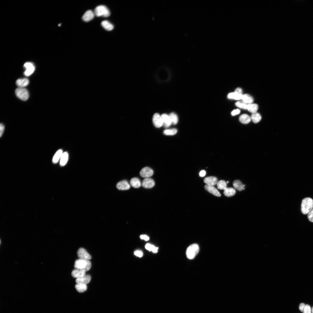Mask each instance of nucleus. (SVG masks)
<instances>
[{
    "label": "nucleus",
    "mask_w": 313,
    "mask_h": 313,
    "mask_svg": "<svg viewBox=\"0 0 313 313\" xmlns=\"http://www.w3.org/2000/svg\"><path fill=\"white\" fill-rule=\"evenodd\" d=\"M74 266L75 268L80 269L86 272L91 269V264L89 260L79 258L75 261Z\"/></svg>",
    "instance_id": "obj_1"
},
{
    "label": "nucleus",
    "mask_w": 313,
    "mask_h": 313,
    "mask_svg": "<svg viewBox=\"0 0 313 313\" xmlns=\"http://www.w3.org/2000/svg\"><path fill=\"white\" fill-rule=\"evenodd\" d=\"M313 200L309 198L303 199L301 204V211L304 215L308 214L313 209Z\"/></svg>",
    "instance_id": "obj_2"
},
{
    "label": "nucleus",
    "mask_w": 313,
    "mask_h": 313,
    "mask_svg": "<svg viewBox=\"0 0 313 313\" xmlns=\"http://www.w3.org/2000/svg\"><path fill=\"white\" fill-rule=\"evenodd\" d=\"M94 13L95 16L97 17L102 16L105 18L109 17L111 14L108 9L103 5L96 7L95 9Z\"/></svg>",
    "instance_id": "obj_3"
},
{
    "label": "nucleus",
    "mask_w": 313,
    "mask_h": 313,
    "mask_svg": "<svg viewBox=\"0 0 313 313\" xmlns=\"http://www.w3.org/2000/svg\"><path fill=\"white\" fill-rule=\"evenodd\" d=\"M199 251V246L197 244H194L190 246L187 248L186 255L190 259H194L198 253Z\"/></svg>",
    "instance_id": "obj_4"
},
{
    "label": "nucleus",
    "mask_w": 313,
    "mask_h": 313,
    "mask_svg": "<svg viewBox=\"0 0 313 313\" xmlns=\"http://www.w3.org/2000/svg\"><path fill=\"white\" fill-rule=\"evenodd\" d=\"M16 96L21 100L25 101L27 100L29 97V94L28 91L24 88H18L15 91Z\"/></svg>",
    "instance_id": "obj_5"
},
{
    "label": "nucleus",
    "mask_w": 313,
    "mask_h": 313,
    "mask_svg": "<svg viewBox=\"0 0 313 313\" xmlns=\"http://www.w3.org/2000/svg\"><path fill=\"white\" fill-rule=\"evenodd\" d=\"M152 122L154 126L156 128H160L163 126V122L161 116L159 113H155L152 118Z\"/></svg>",
    "instance_id": "obj_6"
},
{
    "label": "nucleus",
    "mask_w": 313,
    "mask_h": 313,
    "mask_svg": "<svg viewBox=\"0 0 313 313\" xmlns=\"http://www.w3.org/2000/svg\"><path fill=\"white\" fill-rule=\"evenodd\" d=\"M24 67L26 69V70L24 74L26 76H30L34 73L35 70V68L34 65L30 62L25 63L24 65Z\"/></svg>",
    "instance_id": "obj_7"
},
{
    "label": "nucleus",
    "mask_w": 313,
    "mask_h": 313,
    "mask_svg": "<svg viewBox=\"0 0 313 313\" xmlns=\"http://www.w3.org/2000/svg\"><path fill=\"white\" fill-rule=\"evenodd\" d=\"M153 173V171L152 169L146 167L143 168L141 170L140 172V175L143 178H148L152 176Z\"/></svg>",
    "instance_id": "obj_8"
},
{
    "label": "nucleus",
    "mask_w": 313,
    "mask_h": 313,
    "mask_svg": "<svg viewBox=\"0 0 313 313\" xmlns=\"http://www.w3.org/2000/svg\"><path fill=\"white\" fill-rule=\"evenodd\" d=\"M77 255L79 258H83L88 260L91 259V256L83 248H80L78 251Z\"/></svg>",
    "instance_id": "obj_9"
},
{
    "label": "nucleus",
    "mask_w": 313,
    "mask_h": 313,
    "mask_svg": "<svg viewBox=\"0 0 313 313\" xmlns=\"http://www.w3.org/2000/svg\"><path fill=\"white\" fill-rule=\"evenodd\" d=\"M155 185V183L152 179L148 178H146L143 181L142 186L146 189H150Z\"/></svg>",
    "instance_id": "obj_10"
},
{
    "label": "nucleus",
    "mask_w": 313,
    "mask_h": 313,
    "mask_svg": "<svg viewBox=\"0 0 313 313\" xmlns=\"http://www.w3.org/2000/svg\"><path fill=\"white\" fill-rule=\"evenodd\" d=\"M117 189L121 190H128L130 188V186L127 181L126 180L121 181L117 185Z\"/></svg>",
    "instance_id": "obj_11"
},
{
    "label": "nucleus",
    "mask_w": 313,
    "mask_h": 313,
    "mask_svg": "<svg viewBox=\"0 0 313 313\" xmlns=\"http://www.w3.org/2000/svg\"><path fill=\"white\" fill-rule=\"evenodd\" d=\"M95 16L94 12L91 10H89L84 14L82 17V19L85 22H88L93 20Z\"/></svg>",
    "instance_id": "obj_12"
},
{
    "label": "nucleus",
    "mask_w": 313,
    "mask_h": 313,
    "mask_svg": "<svg viewBox=\"0 0 313 313\" xmlns=\"http://www.w3.org/2000/svg\"><path fill=\"white\" fill-rule=\"evenodd\" d=\"M204 182L207 185L213 186L217 184L218 181L216 177L210 176L205 178Z\"/></svg>",
    "instance_id": "obj_13"
},
{
    "label": "nucleus",
    "mask_w": 313,
    "mask_h": 313,
    "mask_svg": "<svg viewBox=\"0 0 313 313\" xmlns=\"http://www.w3.org/2000/svg\"><path fill=\"white\" fill-rule=\"evenodd\" d=\"M86 275V272L82 270L75 268L72 272V276L76 279L81 278Z\"/></svg>",
    "instance_id": "obj_14"
},
{
    "label": "nucleus",
    "mask_w": 313,
    "mask_h": 313,
    "mask_svg": "<svg viewBox=\"0 0 313 313\" xmlns=\"http://www.w3.org/2000/svg\"><path fill=\"white\" fill-rule=\"evenodd\" d=\"M91 279V277L89 275H86L84 276L76 279L77 283H81L86 285L88 284Z\"/></svg>",
    "instance_id": "obj_15"
},
{
    "label": "nucleus",
    "mask_w": 313,
    "mask_h": 313,
    "mask_svg": "<svg viewBox=\"0 0 313 313\" xmlns=\"http://www.w3.org/2000/svg\"><path fill=\"white\" fill-rule=\"evenodd\" d=\"M205 189L210 193L218 197L221 196V195L217 189L213 186L206 185L205 187Z\"/></svg>",
    "instance_id": "obj_16"
},
{
    "label": "nucleus",
    "mask_w": 313,
    "mask_h": 313,
    "mask_svg": "<svg viewBox=\"0 0 313 313\" xmlns=\"http://www.w3.org/2000/svg\"><path fill=\"white\" fill-rule=\"evenodd\" d=\"M161 116L163 121V126L166 128L169 127L172 124V122L169 115L164 114Z\"/></svg>",
    "instance_id": "obj_17"
},
{
    "label": "nucleus",
    "mask_w": 313,
    "mask_h": 313,
    "mask_svg": "<svg viewBox=\"0 0 313 313\" xmlns=\"http://www.w3.org/2000/svg\"><path fill=\"white\" fill-rule=\"evenodd\" d=\"M29 82V80L27 78H21L16 81V84L19 88H24L28 85Z\"/></svg>",
    "instance_id": "obj_18"
},
{
    "label": "nucleus",
    "mask_w": 313,
    "mask_h": 313,
    "mask_svg": "<svg viewBox=\"0 0 313 313\" xmlns=\"http://www.w3.org/2000/svg\"><path fill=\"white\" fill-rule=\"evenodd\" d=\"M63 153V150L61 149L59 150L56 152L52 159V162L54 164H56L58 162L59 160L60 159Z\"/></svg>",
    "instance_id": "obj_19"
},
{
    "label": "nucleus",
    "mask_w": 313,
    "mask_h": 313,
    "mask_svg": "<svg viewBox=\"0 0 313 313\" xmlns=\"http://www.w3.org/2000/svg\"><path fill=\"white\" fill-rule=\"evenodd\" d=\"M241 100L242 102L246 104H252L254 101L252 97L248 94L243 95Z\"/></svg>",
    "instance_id": "obj_20"
},
{
    "label": "nucleus",
    "mask_w": 313,
    "mask_h": 313,
    "mask_svg": "<svg viewBox=\"0 0 313 313\" xmlns=\"http://www.w3.org/2000/svg\"><path fill=\"white\" fill-rule=\"evenodd\" d=\"M233 185L234 188L239 191H241L245 189V185H243L242 183L239 180H235L233 183Z\"/></svg>",
    "instance_id": "obj_21"
},
{
    "label": "nucleus",
    "mask_w": 313,
    "mask_h": 313,
    "mask_svg": "<svg viewBox=\"0 0 313 313\" xmlns=\"http://www.w3.org/2000/svg\"><path fill=\"white\" fill-rule=\"evenodd\" d=\"M69 158V155L67 152H63L60 159V164L61 166H65L67 163Z\"/></svg>",
    "instance_id": "obj_22"
},
{
    "label": "nucleus",
    "mask_w": 313,
    "mask_h": 313,
    "mask_svg": "<svg viewBox=\"0 0 313 313\" xmlns=\"http://www.w3.org/2000/svg\"><path fill=\"white\" fill-rule=\"evenodd\" d=\"M130 183L133 187L136 188L140 187L141 185L140 180L138 178H136L131 179L130 181Z\"/></svg>",
    "instance_id": "obj_23"
},
{
    "label": "nucleus",
    "mask_w": 313,
    "mask_h": 313,
    "mask_svg": "<svg viewBox=\"0 0 313 313\" xmlns=\"http://www.w3.org/2000/svg\"><path fill=\"white\" fill-rule=\"evenodd\" d=\"M236 191L232 188H227L224 190V194L227 197H231L235 194Z\"/></svg>",
    "instance_id": "obj_24"
},
{
    "label": "nucleus",
    "mask_w": 313,
    "mask_h": 313,
    "mask_svg": "<svg viewBox=\"0 0 313 313\" xmlns=\"http://www.w3.org/2000/svg\"><path fill=\"white\" fill-rule=\"evenodd\" d=\"M239 120L242 123L244 124H247L251 121V118L248 115L244 114L240 116Z\"/></svg>",
    "instance_id": "obj_25"
},
{
    "label": "nucleus",
    "mask_w": 313,
    "mask_h": 313,
    "mask_svg": "<svg viewBox=\"0 0 313 313\" xmlns=\"http://www.w3.org/2000/svg\"><path fill=\"white\" fill-rule=\"evenodd\" d=\"M102 26L106 30L108 31L112 30L114 29L113 25L107 21H104L102 22Z\"/></svg>",
    "instance_id": "obj_26"
},
{
    "label": "nucleus",
    "mask_w": 313,
    "mask_h": 313,
    "mask_svg": "<svg viewBox=\"0 0 313 313\" xmlns=\"http://www.w3.org/2000/svg\"><path fill=\"white\" fill-rule=\"evenodd\" d=\"M258 109V105L256 104L252 103L247 105L246 109L252 113L257 112Z\"/></svg>",
    "instance_id": "obj_27"
},
{
    "label": "nucleus",
    "mask_w": 313,
    "mask_h": 313,
    "mask_svg": "<svg viewBox=\"0 0 313 313\" xmlns=\"http://www.w3.org/2000/svg\"><path fill=\"white\" fill-rule=\"evenodd\" d=\"M75 288L76 290L79 292L82 293L85 291L87 289L86 285L81 284L77 283L76 285Z\"/></svg>",
    "instance_id": "obj_28"
},
{
    "label": "nucleus",
    "mask_w": 313,
    "mask_h": 313,
    "mask_svg": "<svg viewBox=\"0 0 313 313\" xmlns=\"http://www.w3.org/2000/svg\"><path fill=\"white\" fill-rule=\"evenodd\" d=\"M251 118L254 123H257L260 121L262 117L260 114L256 112L252 114Z\"/></svg>",
    "instance_id": "obj_29"
},
{
    "label": "nucleus",
    "mask_w": 313,
    "mask_h": 313,
    "mask_svg": "<svg viewBox=\"0 0 313 313\" xmlns=\"http://www.w3.org/2000/svg\"><path fill=\"white\" fill-rule=\"evenodd\" d=\"M243 95L236 92L229 93L228 95V97L229 99H233L235 100H240L242 99Z\"/></svg>",
    "instance_id": "obj_30"
},
{
    "label": "nucleus",
    "mask_w": 313,
    "mask_h": 313,
    "mask_svg": "<svg viewBox=\"0 0 313 313\" xmlns=\"http://www.w3.org/2000/svg\"><path fill=\"white\" fill-rule=\"evenodd\" d=\"M172 121V124L174 125L177 124L178 122V117L176 114L174 113H172L169 115Z\"/></svg>",
    "instance_id": "obj_31"
},
{
    "label": "nucleus",
    "mask_w": 313,
    "mask_h": 313,
    "mask_svg": "<svg viewBox=\"0 0 313 313\" xmlns=\"http://www.w3.org/2000/svg\"><path fill=\"white\" fill-rule=\"evenodd\" d=\"M177 132V130L176 128L166 129L163 131V133L167 135H175Z\"/></svg>",
    "instance_id": "obj_32"
},
{
    "label": "nucleus",
    "mask_w": 313,
    "mask_h": 313,
    "mask_svg": "<svg viewBox=\"0 0 313 313\" xmlns=\"http://www.w3.org/2000/svg\"><path fill=\"white\" fill-rule=\"evenodd\" d=\"M217 186L218 188L221 190H224L227 187V183L223 180H221L218 182Z\"/></svg>",
    "instance_id": "obj_33"
},
{
    "label": "nucleus",
    "mask_w": 313,
    "mask_h": 313,
    "mask_svg": "<svg viewBox=\"0 0 313 313\" xmlns=\"http://www.w3.org/2000/svg\"><path fill=\"white\" fill-rule=\"evenodd\" d=\"M145 248L150 251H152L154 253L158 252V248L155 247L154 246L149 244H147L145 246Z\"/></svg>",
    "instance_id": "obj_34"
},
{
    "label": "nucleus",
    "mask_w": 313,
    "mask_h": 313,
    "mask_svg": "<svg viewBox=\"0 0 313 313\" xmlns=\"http://www.w3.org/2000/svg\"><path fill=\"white\" fill-rule=\"evenodd\" d=\"M235 105L241 108L246 109L247 104H246L243 102H237L235 103Z\"/></svg>",
    "instance_id": "obj_35"
},
{
    "label": "nucleus",
    "mask_w": 313,
    "mask_h": 313,
    "mask_svg": "<svg viewBox=\"0 0 313 313\" xmlns=\"http://www.w3.org/2000/svg\"><path fill=\"white\" fill-rule=\"evenodd\" d=\"M303 313H311V308L308 304L305 305Z\"/></svg>",
    "instance_id": "obj_36"
},
{
    "label": "nucleus",
    "mask_w": 313,
    "mask_h": 313,
    "mask_svg": "<svg viewBox=\"0 0 313 313\" xmlns=\"http://www.w3.org/2000/svg\"><path fill=\"white\" fill-rule=\"evenodd\" d=\"M308 218L309 221L313 222V209L308 213Z\"/></svg>",
    "instance_id": "obj_37"
},
{
    "label": "nucleus",
    "mask_w": 313,
    "mask_h": 313,
    "mask_svg": "<svg viewBox=\"0 0 313 313\" xmlns=\"http://www.w3.org/2000/svg\"><path fill=\"white\" fill-rule=\"evenodd\" d=\"M5 128L4 125L2 123L0 125V137H1L4 133Z\"/></svg>",
    "instance_id": "obj_38"
},
{
    "label": "nucleus",
    "mask_w": 313,
    "mask_h": 313,
    "mask_svg": "<svg viewBox=\"0 0 313 313\" xmlns=\"http://www.w3.org/2000/svg\"><path fill=\"white\" fill-rule=\"evenodd\" d=\"M305 305L304 303H300L299 306V310L302 312L303 313L305 307Z\"/></svg>",
    "instance_id": "obj_39"
},
{
    "label": "nucleus",
    "mask_w": 313,
    "mask_h": 313,
    "mask_svg": "<svg viewBox=\"0 0 313 313\" xmlns=\"http://www.w3.org/2000/svg\"><path fill=\"white\" fill-rule=\"evenodd\" d=\"M134 254L136 256L139 257H141L143 256L142 252L141 251H135L134 253Z\"/></svg>",
    "instance_id": "obj_40"
},
{
    "label": "nucleus",
    "mask_w": 313,
    "mask_h": 313,
    "mask_svg": "<svg viewBox=\"0 0 313 313\" xmlns=\"http://www.w3.org/2000/svg\"><path fill=\"white\" fill-rule=\"evenodd\" d=\"M240 112V111L238 109L234 110L231 113V114L233 116L235 115L238 114Z\"/></svg>",
    "instance_id": "obj_41"
},
{
    "label": "nucleus",
    "mask_w": 313,
    "mask_h": 313,
    "mask_svg": "<svg viewBox=\"0 0 313 313\" xmlns=\"http://www.w3.org/2000/svg\"><path fill=\"white\" fill-rule=\"evenodd\" d=\"M140 237L141 239L144 240L146 241L148 240L149 239L148 236L145 235H141L140 236Z\"/></svg>",
    "instance_id": "obj_42"
},
{
    "label": "nucleus",
    "mask_w": 313,
    "mask_h": 313,
    "mask_svg": "<svg viewBox=\"0 0 313 313\" xmlns=\"http://www.w3.org/2000/svg\"><path fill=\"white\" fill-rule=\"evenodd\" d=\"M206 175V172L205 170L201 171L199 174L200 176L201 177H203Z\"/></svg>",
    "instance_id": "obj_43"
},
{
    "label": "nucleus",
    "mask_w": 313,
    "mask_h": 313,
    "mask_svg": "<svg viewBox=\"0 0 313 313\" xmlns=\"http://www.w3.org/2000/svg\"><path fill=\"white\" fill-rule=\"evenodd\" d=\"M235 92L239 94H242V90L241 88H237L235 90Z\"/></svg>",
    "instance_id": "obj_44"
},
{
    "label": "nucleus",
    "mask_w": 313,
    "mask_h": 313,
    "mask_svg": "<svg viewBox=\"0 0 313 313\" xmlns=\"http://www.w3.org/2000/svg\"><path fill=\"white\" fill-rule=\"evenodd\" d=\"M311 311V312H312V313H313V307H312V308Z\"/></svg>",
    "instance_id": "obj_45"
},
{
    "label": "nucleus",
    "mask_w": 313,
    "mask_h": 313,
    "mask_svg": "<svg viewBox=\"0 0 313 313\" xmlns=\"http://www.w3.org/2000/svg\"><path fill=\"white\" fill-rule=\"evenodd\" d=\"M229 183V182L228 181V182H227V183Z\"/></svg>",
    "instance_id": "obj_46"
}]
</instances>
